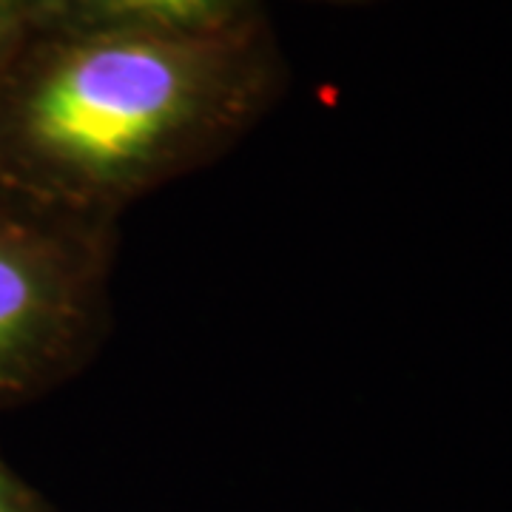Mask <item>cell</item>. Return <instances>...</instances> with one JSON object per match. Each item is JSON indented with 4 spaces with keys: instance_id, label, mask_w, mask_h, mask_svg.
I'll return each mask as SVG.
<instances>
[{
    "instance_id": "6da1fadb",
    "label": "cell",
    "mask_w": 512,
    "mask_h": 512,
    "mask_svg": "<svg viewBox=\"0 0 512 512\" xmlns=\"http://www.w3.org/2000/svg\"><path fill=\"white\" fill-rule=\"evenodd\" d=\"M282 83L268 23L234 35L40 26L0 60V185L120 220L228 154Z\"/></svg>"
},
{
    "instance_id": "7a4b0ae2",
    "label": "cell",
    "mask_w": 512,
    "mask_h": 512,
    "mask_svg": "<svg viewBox=\"0 0 512 512\" xmlns=\"http://www.w3.org/2000/svg\"><path fill=\"white\" fill-rule=\"evenodd\" d=\"M117 220L0 185V410L77 376L111 319Z\"/></svg>"
},
{
    "instance_id": "3957f363",
    "label": "cell",
    "mask_w": 512,
    "mask_h": 512,
    "mask_svg": "<svg viewBox=\"0 0 512 512\" xmlns=\"http://www.w3.org/2000/svg\"><path fill=\"white\" fill-rule=\"evenodd\" d=\"M262 23L265 0H46L40 26L234 35Z\"/></svg>"
},
{
    "instance_id": "277c9868",
    "label": "cell",
    "mask_w": 512,
    "mask_h": 512,
    "mask_svg": "<svg viewBox=\"0 0 512 512\" xmlns=\"http://www.w3.org/2000/svg\"><path fill=\"white\" fill-rule=\"evenodd\" d=\"M46 0H0V60L43 23Z\"/></svg>"
},
{
    "instance_id": "5b68a950",
    "label": "cell",
    "mask_w": 512,
    "mask_h": 512,
    "mask_svg": "<svg viewBox=\"0 0 512 512\" xmlns=\"http://www.w3.org/2000/svg\"><path fill=\"white\" fill-rule=\"evenodd\" d=\"M0 512H52L32 484L12 470V464L0 453Z\"/></svg>"
},
{
    "instance_id": "8992f818",
    "label": "cell",
    "mask_w": 512,
    "mask_h": 512,
    "mask_svg": "<svg viewBox=\"0 0 512 512\" xmlns=\"http://www.w3.org/2000/svg\"><path fill=\"white\" fill-rule=\"evenodd\" d=\"M328 3H367V0H328Z\"/></svg>"
}]
</instances>
